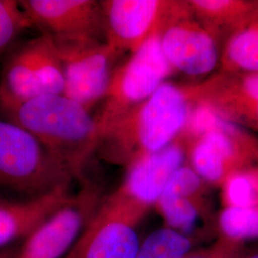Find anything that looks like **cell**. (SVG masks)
<instances>
[{
  "label": "cell",
  "instance_id": "obj_1",
  "mask_svg": "<svg viewBox=\"0 0 258 258\" xmlns=\"http://www.w3.org/2000/svg\"><path fill=\"white\" fill-rule=\"evenodd\" d=\"M203 92L204 82L163 83L102 131L96 151L111 165L127 167L139 158L166 148L182 132Z\"/></svg>",
  "mask_w": 258,
  "mask_h": 258
},
{
  "label": "cell",
  "instance_id": "obj_2",
  "mask_svg": "<svg viewBox=\"0 0 258 258\" xmlns=\"http://www.w3.org/2000/svg\"><path fill=\"white\" fill-rule=\"evenodd\" d=\"M5 111L74 178L82 177L99 143L98 124L90 111L63 94L40 95Z\"/></svg>",
  "mask_w": 258,
  "mask_h": 258
},
{
  "label": "cell",
  "instance_id": "obj_3",
  "mask_svg": "<svg viewBox=\"0 0 258 258\" xmlns=\"http://www.w3.org/2000/svg\"><path fill=\"white\" fill-rule=\"evenodd\" d=\"M182 133L189 140L188 165L208 183L223 184L231 174L258 166L257 137L205 103L194 107Z\"/></svg>",
  "mask_w": 258,
  "mask_h": 258
},
{
  "label": "cell",
  "instance_id": "obj_4",
  "mask_svg": "<svg viewBox=\"0 0 258 258\" xmlns=\"http://www.w3.org/2000/svg\"><path fill=\"white\" fill-rule=\"evenodd\" d=\"M74 179L27 130L0 119V187L33 198Z\"/></svg>",
  "mask_w": 258,
  "mask_h": 258
},
{
  "label": "cell",
  "instance_id": "obj_5",
  "mask_svg": "<svg viewBox=\"0 0 258 258\" xmlns=\"http://www.w3.org/2000/svg\"><path fill=\"white\" fill-rule=\"evenodd\" d=\"M148 210L118 187L99 204L63 258H135L140 245L136 228Z\"/></svg>",
  "mask_w": 258,
  "mask_h": 258
},
{
  "label": "cell",
  "instance_id": "obj_6",
  "mask_svg": "<svg viewBox=\"0 0 258 258\" xmlns=\"http://www.w3.org/2000/svg\"><path fill=\"white\" fill-rule=\"evenodd\" d=\"M173 73L174 69L162 51L160 34L148 38L131 53L111 74L102 109L95 117L99 138L113 120L148 99Z\"/></svg>",
  "mask_w": 258,
  "mask_h": 258
},
{
  "label": "cell",
  "instance_id": "obj_7",
  "mask_svg": "<svg viewBox=\"0 0 258 258\" xmlns=\"http://www.w3.org/2000/svg\"><path fill=\"white\" fill-rule=\"evenodd\" d=\"M53 38L64 72L62 94L91 110L103 100L120 53L101 38Z\"/></svg>",
  "mask_w": 258,
  "mask_h": 258
},
{
  "label": "cell",
  "instance_id": "obj_8",
  "mask_svg": "<svg viewBox=\"0 0 258 258\" xmlns=\"http://www.w3.org/2000/svg\"><path fill=\"white\" fill-rule=\"evenodd\" d=\"M105 42L118 53L138 50L148 38L162 33L180 9V0L100 1Z\"/></svg>",
  "mask_w": 258,
  "mask_h": 258
},
{
  "label": "cell",
  "instance_id": "obj_9",
  "mask_svg": "<svg viewBox=\"0 0 258 258\" xmlns=\"http://www.w3.org/2000/svg\"><path fill=\"white\" fill-rule=\"evenodd\" d=\"M160 42L175 72L199 77L211 73L220 64V44L194 17L188 1L183 2L164 28Z\"/></svg>",
  "mask_w": 258,
  "mask_h": 258
},
{
  "label": "cell",
  "instance_id": "obj_10",
  "mask_svg": "<svg viewBox=\"0 0 258 258\" xmlns=\"http://www.w3.org/2000/svg\"><path fill=\"white\" fill-rule=\"evenodd\" d=\"M99 196L96 186L87 184L28 235L17 258L64 257L101 203Z\"/></svg>",
  "mask_w": 258,
  "mask_h": 258
},
{
  "label": "cell",
  "instance_id": "obj_11",
  "mask_svg": "<svg viewBox=\"0 0 258 258\" xmlns=\"http://www.w3.org/2000/svg\"><path fill=\"white\" fill-rule=\"evenodd\" d=\"M32 25L53 37H95L104 39L100 1L22 0L19 1Z\"/></svg>",
  "mask_w": 258,
  "mask_h": 258
},
{
  "label": "cell",
  "instance_id": "obj_12",
  "mask_svg": "<svg viewBox=\"0 0 258 258\" xmlns=\"http://www.w3.org/2000/svg\"><path fill=\"white\" fill-rule=\"evenodd\" d=\"M189 141L181 132L166 148L130 164L119 186L130 198L149 209L156 204L166 184L187 160Z\"/></svg>",
  "mask_w": 258,
  "mask_h": 258
},
{
  "label": "cell",
  "instance_id": "obj_13",
  "mask_svg": "<svg viewBox=\"0 0 258 258\" xmlns=\"http://www.w3.org/2000/svg\"><path fill=\"white\" fill-rule=\"evenodd\" d=\"M200 102L225 120L258 132V72H219L204 81Z\"/></svg>",
  "mask_w": 258,
  "mask_h": 258
},
{
  "label": "cell",
  "instance_id": "obj_14",
  "mask_svg": "<svg viewBox=\"0 0 258 258\" xmlns=\"http://www.w3.org/2000/svg\"><path fill=\"white\" fill-rule=\"evenodd\" d=\"M69 186L19 201L0 200V250L25 239L49 216L69 203L74 197Z\"/></svg>",
  "mask_w": 258,
  "mask_h": 258
},
{
  "label": "cell",
  "instance_id": "obj_15",
  "mask_svg": "<svg viewBox=\"0 0 258 258\" xmlns=\"http://www.w3.org/2000/svg\"><path fill=\"white\" fill-rule=\"evenodd\" d=\"M203 180L184 164L170 178L156 206L166 227L186 234L197 222L203 192Z\"/></svg>",
  "mask_w": 258,
  "mask_h": 258
},
{
  "label": "cell",
  "instance_id": "obj_16",
  "mask_svg": "<svg viewBox=\"0 0 258 258\" xmlns=\"http://www.w3.org/2000/svg\"><path fill=\"white\" fill-rule=\"evenodd\" d=\"M194 17L216 38L226 41L258 18V0H190Z\"/></svg>",
  "mask_w": 258,
  "mask_h": 258
},
{
  "label": "cell",
  "instance_id": "obj_17",
  "mask_svg": "<svg viewBox=\"0 0 258 258\" xmlns=\"http://www.w3.org/2000/svg\"><path fill=\"white\" fill-rule=\"evenodd\" d=\"M39 95L62 94L64 72L54 38L46 33L27 42Z\"/></svg>",
  "mask_w": 258,
  "mask_h": 258
},
{
  "label": "cell",
  "instance_id": "obj_18",
  "mask_svg": "<svg viewBox=\"0 0 258 258\" xmlns=\"http://www.w3.org/2000/svg\"><path fill=\"white\" fill-rule=\"evenodd\" d=\"M220 65L228 74L258 72V18L226 41Z\"/></svg>",
  "mask_w": 258,
  "mask_h": 258
},
{
  "label": "cell",
  "instance_id": "obj_19",
  "mask_svg": "<svg viewBox=\"0 0 258 258\" xmlns=\"http://www.w3.org/2000/svg\"><path fill=\"white\" fill-rule=\"evenodd\" d=\"M190 249L191 241L186 234L165 227L140 242L135 258H186Z\"/></svg>",
  "mask_w": 258,
  "mask_h": 258
},
{
  "label": "cell",
  "instance_id": "obj_20",
  "mask_svg": "<svg viewBox=\"0 0 258 258\" xmlns=\"http://www.w3.org/2000/svg\"><path fill=\"white\" fill-rule=\"evenodd\" d=\"M226 207H258V166L237 171L223 183Z\"/></svg>",
  "mask_w": 258,
  "mask_h": 258
},
{
  "label": "cell",
  "instance_id": "obj_21",
  "mask_svg": "<svg viewBox=\"0 0 258 258\" xmlns=\"http://www.w3.org/2000/svg\"><path fill=\"white\" fill-rule=\"evenodd\" d=\"M219 226L231 239L257 238L258 207H226L219 216Z\"/></svg>",
  "mask_w": 258,
  "mask_h": 258
},
{
  "label": "cell",
  "instance_id": "obj_22",
  "mask_svg": "<svg viewBox=\"0 0 258 258\" xmlns=\"http://www.w3.org/2000/svg\"><path fill=\"white\" fill-rule=\"evenodd\" d=\"M32 26L19 1L0 0V55L22 31Z\"/></svg>",
  "mask_w": 258,
  "mask_h": 258
},
{
  "label": "cell",
  "instance_id": "obj_23",
  "mask_svg": "<svg viewBox=\"0 0 258 258\" xmlns=\"http://www.w3.org/2000/svg\"><path fill=\"white\" fill-rule=\"evenodd\" d=\"M19 251V248L14 246H11L9 248L1 249L0 250V258H17V254Z\"/></svg>",
  "mask_w": 258,
  "mask_h": 258
},
{
  "label": "cell",
  "instance_id": "obj_24",
  "mask_svg": "<svg viewBox=\"0 0 258 258\" xmlns=\"http://www.w3.org/2000/svg\"><path fill=\"white\" fill-rule=\"evenodd\" d=\"M244 258H258V252L251 253V254H249V255H248V256H246V257Z\"/></svg>",
  "mask_w": 258,
  "mask_h": 258
},
{
  "label": "cell",
  "instance_id": "obj_25",
  "mask_svg": "<svg viewBox=\"0 0 258 258\" xmlns=\"http://www.w3.org/2000/svg\"><path fill=\"white\" fill-rule=\"evenodd\" d=\"M186 258H210L207 257V256H203V255H194V256H190V255H188Z\"/></svg>",
  "mask_w": 258,
  "mask_h": 258
}]
</instances>
